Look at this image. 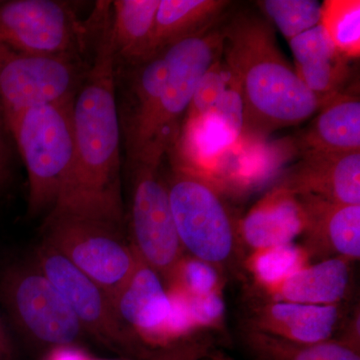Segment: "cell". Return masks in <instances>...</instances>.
I'll return each mask as SVG.
<instances>
[{"label": "cell", "mask_w": 360, "mask_h": 360, "mask_svg": "<svg viewBox=\"0 0 360 360\" xmlns=\"http://www.w3.org/2000/svg\"><path fill=\"white\" fill-rule=\"evenodd\" d=\"M110 4L106 1L104 6L89 71L73 98L72 165L46 217H72L122 227V131Z\"/></svg>", "instance_id": "6da1fadb"}, {"label": "cell", "mask_w": 360, "mask_h": 360, "mask_svg": "<svg viewBox=\"0 0 360 360\" xmlns=\"http://www.w3.org/2000/svg\"><path fill=\"white\" fill-rule=\"evenodd\" d=\"M222 59L243 96L245 127L271 132L300 124L321 108L277 45L269 21L239 13L221 28Z\"/></svg>", "instance_id": "7a4b0ae2"}, {"label": "cell", "mask_w": 360, "mask_h": 360, "mask_svg": "<svg viewBox=\"0 0 360 360\" xmlns=\"http://www.w3.org/2000/svg\"><path fill=\"white\" fill-rule=\"evenodd\" d=\"M75 98V97H73ZM73 98L33 106L6 118L28 176V213L53 210L75 155Z\"/></svg>", "instance_id": "3957f363"}, {"label": "cell", "mask_w": 360, "mask_h": 360, "mask_svg": "<svg viewBox=\"0 0 360 360\" xmlns=\"http://www.w3.org/2000/svg\"><path fill=\"white\" fill-rule=\"evenodd\" d=\"M170 208L182 250L220 272L238 264L243 252L238 222L210 180L175 162L167 181Z\"/></svg>", "instance_id": "277c9868"}, {"label": "cell", "mask_w": 360, "mask_h": 360, "mask_svg": "<svg viewBox=\"0 0 360 360\" xmlns=\"http://www.w3.org/2000/svg\"><path fill=\"white\" fill-rule=\"evenodd\" d=\"M103 4L80 20L68 2L11 0L0 4V41L39 56L82 58L94 44Z\"/></svg>", "instance_id": "5b68a950"}, {"label": "cell", "mask_w": 360, "mask_h": 360, "mask_svg": "<svg viewBox=\"0 0 360 360\" xmlns=\"http://www.w3.org/2000/svg\"><path fill=\"white\" fill-rule=\"evenodd\" d=\"M0 296L16 328L35 347H77L86 333L61 293L34 262L11 265L0 277Z\"/></svg>", "instance_id": "8992f818"}, {"label": "cell", "mask_w": 360, "mask_h": 360, "mask_svg": "<svg viewBox=\"0 0 360 360\" xmlns=\"http://www.w3.org/2000/svg\"><path fill=\"white\" fill-rule=\"evenodd\" d=\"M162 52L167 71L160 108L148 150L136 165H161L174 149L201 77L221 58V30L210 28L168 45Z\"/></svg>", "instance_id": "52a82bcc"}, {"label": "cell", "mask_w": 360, "mask_h": 360, "mask_svg": "<svg viewBox=\"0 0 360 360\" xmlns=\"http://www.w3.org/2000/svg\"><path fill=\"white\" fill-rule=\"evenodd\" d=\"M42 241L58 251L85 276L108 292L111 300L136 267V253L122 234V227L72 217H46Z\"/></svg>", "instance_id": "ba28073f"}, {"label": "cell", "mask_w": 360, "mask_h": 360, "mask_svg": "<svg viewBox=\"0 0 360 360\" xmlns=\"http://www.w3.org/2000/svg\"><path fill=\"white\" fill-rule=\"evenodd\" d=\"M89 65L84 58L32 56L0 41V115L6 120L33 106L73 98Z\"/></svg>", "instance_id": "9c48e42d"}, {"label": "cell", "mask_w": 360, "mask_h": 360, "mask_svg": "<svg viewBox=\"0 0 360 360\" xmlns=\"http://www.w3.org/2000/svg\"><path fill=\"white\" fill-rule=\"evenodd\" d=\"M34 264L65 297L86 335L120 354L146 352L141 341L120 319L108 292L68 258L42 241L35 251Z\"/></svg>", "instance_id": "30bf717a"}, {"label": "cell", "mask_w": 360, "mask_h": 360, "mask_svg": "<svg viewBox=\"0 0 360 360\" xmlns=\"http://www.w3.org/2000/svg\"><path fill=\"white\" fill-rule=\"evenodd\" d=\"M161 165L139 163L134 169L130 231L137 257L167 283L184 255L172 217L167 181Z\"/></svg>", "instance_id": "8fae6325"}, {"label": "cell", "mask_w": 360, "mask_h": 360, "mask_svg": "<svg viewBox=\"0 0 360 360\" xmlns=\"http://www.w3.org/2000/svg\"><path fill=\"white\" fill-rule=\"evenodd\" d=\"M342 305H309L260 298L250 304L243 328L300 345L335 338L347 319Z\"/></svg>", "instance_id": "7c38bea8"}, {"label": "cell", "mask_w": 360, "mask_h": 360, "mask_svg": "<svg viewBox=\"0 0 360 360\" xmlns=\"http://www.w3.org/2000/svg\"><path fill=\"white\" fill-rule=\"evenodd\" d=\"M276 187L338 205H360V151L338 153L304 149Z\"/></svg>", "instance_id": "4fadbf2b"}, {"label": "cell", "mask_w": 360, "mask_h": 360, "mask_svg": "<svg viewBox=\"0 0 360 360\" xmlns=\"http://www.w3.org/2000/svg\"><path fill=\"white\" fill-rule=\"evenodd\" d=\"M127 68V89L120 110L122 131L130 165L141 161L148 150L165 84L163 52Z\"/></svg>", "instance_id": "5bb4252c"}, {"label": "cell", "mask_w": 360, "mask_h": 360, "mask_svg": "<svg viewBox=\"0 0 360 360\" xmlns=\"http://www.w3.org/2000/svg\"><path fill=\"white\" fill-rule=\"evenodd\" d=\"M116 312L142 345L167 347L172 300L167 284L139 257L134 274L113 298Z\"/></svg>", "instance_id": "9a60e30c"}, {"label": "cell", "mask_w": 360, "mask_h": 360, "mask_svg": "<svg viewBox=\"0 0 360 360\" xmlns=\"http://www.w3.org/2000/svg\"><path fill=\"white\" fill-rule=\"evenodd\" d=\"M297 198L307 217L302 245L311 260H359L360 205H338L309 195Z\"/></svg>", "instance_id": "2e32d148"}, {"label": "cell", "mask_w": 360, "mask_h": 360, "mask_svg": "<svg viewBox=\"0 0 360 360\" xmlns=\"http://www.w3.org/2000/svg\"><path fill=\"white\" fill-rule=\"evenodd\" d=\"M307 226L297 196L285 189H272L238 222L239 240L250 252L290 245Z\"/></svg>", "instance_id": "e0dca14e"}, {"label": "cell", "mask_w": 360, "mask_h": 360, "mask_svg": "<svg viewBox=\"0 0 360 360\" xmlns=\"http://www.w3.org/2000/svg\"><path fill=\"white\" fill-rule=\"evenodd\" d=\"M295 70L321 106L345 90L350 60L341 54L319 23L288 41Z\"/></svg>", "instance_id": "ac0fdd59"}, {"label": "cell", "mask_w": 360, "mask_h": 360, "mask_svg": "<svg viewBox=\"0 0 360 360\" xmlns=\"http://www.w3.org/2000/svg\"><path fill=\"white\" fill-rule=\"evenodd\" d=\"M352 264L342 257L319 260L259 291L262 298L309 305H342L352 288Z\"/></svg>", "instance_id": "d6986e66"}, {"label": "cell", "mask_w": 360, "mask_h": 360, "mask_svg": "<svg viewBox=\"0 0 360 360\" xmlns=\"http://www.w3.org/2000/svg\"><path fill=\"white\" fill-rule=\"evenodd\" d=\"M160 0L111 1V32L117 65H139L155 56V18Z\"/></svg>", "instance_id": "ffe728a7"}, {"label": "cell", "mask_w": 360, "mask_h": 360, "mask_svg": "<svg viewBox=\"0 0 360 360\" xmlns=\"http://www.w3.org/2000/svg\"><path fill=\"white\" fill-rule=\"evenodd\" d=\"M304 135L305 149L347 153L360 151V99L343 90L317 111Z\"/></svg>", "instance_id": "44dd1931"}, {"label": "cell", "mask_w": 360, "mask_h": 360, "mask_svg": "<svg viewBox=\"0 0 360 360\" xmlns=\"http://www.w3.org/2000/svg\"><path fill=\"white\" fill-rule=\"evenodd\" d=\"M229 4L226 0H160L155 18V53L214 27Z\"/></svg>", "instance_id": "7402d4cb"}, {"label": "cell", "mask_w": 360, "mask_h": 360, "mask_svg": "<svg viewBox=\"0 0 360 360\" xmlns=\"http://www.w3.org/2000/svg\"><path fill=\"white\" fill-rule=\"evenodd\" d=\"M241 340L253 360H360V350L335 338L300 345L243 328Z\"/></svg>", "instance_id": "603a6c76"}, {"label": "cell", "mask_w": 360, "mask_h": 360, "mask_svg": "<svg viewBox=\"0 0 360 360\" xmlns=\"http://www.w3.org/2000/svg\"><path fill=\"white\" fill-rule=\"evenodd\" d=\"M258 290H265L311 264L302 245L292 243L250 252L243 260Z\"/></svg>", "instance_id": "cb8c5ba5"}, {"label": "cell", "mask_w": 360, "mask_h": 360, "mask_svg": "<svg viewBox=\"0 0 360 360\" xmlns=\"http://www.w3.org/2000/svg\"><path fill=\"white\" fill-rule=\"evenodd\" d=\"M321 25L341 54L359 58V0H326L321 4Z\"/></svg>", "instance_id": "d4e9b609"}, {"label": "cell", "mask_w": 360, "mask_h": 360, "mask_svg": "<svg viewBox=\"0 0 360 360\" xmlns=\"http://www.w3.org/2000/svg\"><path fill=\"white\" fill-rule=\"evenodd\" d=\"M257 4L288 41L321 23V4L314 0H264Z\"/></svg>", "instance_id": "484cf974"}, {"label": "cell", "mask_w": 360, "mask_h": 360, "mask_svg": "<svg viewBox=\"0 0 360 360\" xmlns=\"http://www.w3.org/2000/svg\"><path fill=\"white\" fill-rule=\"evenodd\" d=\"M167 290L191 297L222 290L221 272L213 265L184 255L167 281Z\"/></svg>", "instance_id": "4316f807"}, {"label": "cell", "mask_w": 360, "mask_h": 360, "mask_svg": "<svg viewBox=\"0 0 360 360\" xmlns=\"http://www.w3.org/2000/svg\"><path fill=\"white\" fill-rule=\"evenodd\" d=\"M231 80V71L224 59H217L201 77L184 120L212 112Z\"/></svg>", "instance_id": "83f0119b"}, {"label": "cell", "mask_w": 360, "mask_h": 360, "mask_svg": "<svg viewBox=\"0 0 360 360\" xmlns=\"http://www.w3.org/2000/svg\"><path fill=\"white\" fill-rule=\"evenodd\" d=\"M180 295L184 298L189 321L195 333L198 331H220L224 328L226 307L222 290L191 297Z\"/></svg>", "instance_id": "f1b7e54d"}, {"label": "cell", "mask_w": 360, "mask_h": 360, "mask_svg": "<svg viewBox=\"0 0 360 360\" xmlns=\"http://www.w3.org/2000/svg\"><path fill=\"white\" fill-rule=\"evenodd\" d=\"M212 113L224 123L238 141H240L245 130V108L240 89L231 73L229 84Z\"/></svg>", "instance_id": "f546056e"}, {"label": "cell", "mask_w": 360, "mask_h": 360, "mask_svg": "<svg viewBox=\"0 0 360 360\" xmlns=\"http://www.w3.org/2000/svg\"><path fill=\"white\" fill-rule=\"evenodd\" d=\"M335 340L360 350V310L355 307L352 314H348L342 326L335 336Z\"/></svg>", "instance_id": "4dcf8cb0"}, {"label": "cell", "mask_w": 360, "mask_h": 360, "mask_svg": "<svg viewBox=\"0 0 360 360\" xmlns=\"http://www.w3.org/2000/svg\"><path fill=\"white\" fill-rule=\"evenodd\" d=\"M9 139H13L7 129L6 120L0 115V186L8 176L11 167V149Z\"/></svg>", "instance_id": "1f68e13d"}, {"label": "cell", "mask_w": 360, "mask_h": 360, "mask_svg": "<svg viewBox=\"0 0 360 360\" xmlns=\"http://www.w3.org/2000/svg\"><path fill=\"white\" fill-rule=\"evenodd\" d=\"M16 350L13 338L0 316V360H16Z\"/></svg>", "instance_id": "d6a6232c"}, {"label": "cell", "mask_w": 360, "mask_h": 360, "mask_svg": "<svg viewBox=\"0 0 360 360\" xmlns=\"http://www.w3.org/2000/svg\"><path fill=\"white\" fill-rule=\"evenodd\" d=\"M87 355L77 347L54 348L44 360H85Z\"/></svg>", "instance_id": "836d02e7"}, {"label": "cell", "mask_w": 360, "mask_h": 360, "mask_svg": "<svg viewBox=\"0 0 360 360\" xmlns=\"http://www.w3.org/2000/svg\"><path fill=\"white\" fill-rule=\"evenodd\" d=\"M207 360H236L232 359L231 356H229V354H224V352H220V350H210L208 352L207 357H206Z\"/></svg>", "instance_id": "e575fe53"}, {"label": "cell", "mask_w": 360, "mask_h": 360, "mask_svg": "<svg viewBox=\"0 0 360 360\" xmlns=\"http://www.w3.org/2000/svg\"><path fill=\"white\" fill-rule=\"evenodd\" d=\"M85 360H125V359H90V357H87Z\"/></svg>", "instance_id": "d590c367"}]
</instances>
